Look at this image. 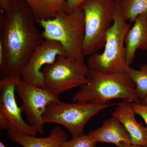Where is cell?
Returning a JSON list of instances; mask_svg holds the SVG:
<instances>
[{
    "mask_svg": "<svg viewBox=\"0 0 147 147\" xmlns=\"http://www.w3.org/2000/svg\"><path fill=\"white\" fill-rule=\"evenodd\" d=\"M131 105L136 115L141 116L144 121L147 128V105H142L137 102H131Z\"/></svg>",
    "mask_w": 147,
    "mask_h": 147,
    "instance_id": "cell-19",
    "label": "cell"
},
{
    "mask_svg": "<svg viewBox=\"0 0 147 147\" xmlns=\"http://www.w3.org/2000/svg\"><path fill=\"white\" fill-rule=\"evenodd\" d=\"M131 102L119 103L113 115L122 124L130 137L131 145L147 146V128L137 121Z\"/></svg>",
    "mask_w": 147,
    "mask_h": 147,
    "instance_id": "cell-12",
    "label": "cell"
},
{
    "mask_svg": "<svg viewBox=\"0 0 147 147\" xmlns=\"http://www.w3.org/2000/svg\"><path fill=\"white\" fill-rule=\"evenodd\" d=\"M114 105H96L82 102L68 103L57 100L47 106L42 117L43 123L60 124L68 129L72 137H76L84 134L86 124L93 117Z\"/></svg>",
    "mask_w": 147,
    "mask_h": 147,
    "instance_id": "cell-6",
    "label": "cell"
},
{
    "mask_svg": "<svg viewBox=\"0 0 147 147\" xmlns=\"http://www.w3.org/2000/svg\"><path fill=\"white\" fill-rule=\"evenodd\" d=\"M125 73L135 84L137 94L141 101L147 95V63L142 65L139 70L128 66Z\"/></svg>",
    "mask_w": 147,
    "mask_h": 147,
    "instance_id": "cell-17",
    "label": "cell"
},
{
    "mask_svg": "<svg viewBox=\"0 0 147 147\" xmlns=\"http://www.w3.org/2000/svg\"><path fill=\"white\" fill-rule=\"evenodd\" d=\"M36 22L24 0H11L8 9L1 11L0 43L4 54L0 63L1 78H21L32 53L45 40Z\"/></svg>",
    "mask_w": 147,
    "mask_h": 147,
    "instance_id": "cell-1",
    "label": "cell"
},
{
    "mask_svg": "<svg viewBox=\"0 0 147 147\" xmlns=\"http://www.w3.org/2000/svg\"><path fill=\"white\" fill-rule=\"evenodd\" d=\"M116 0H88L81 6L84 13V56H89L104 47L107 32L113 23Z\"/></svg>",
    "mask_w": 147,
    "mask_h": 147,
    "instance_id": "cell-5",
    "label": "cell"
},
{
    "mask_svg": "<svg viewBox=\"0 0 147 147\" xmlns=\"http://www.w3.org/2000/svg\"><path fill=\"white\" fill-rule=\"evenodd\" d=\"M124 20L134 23L140 15H147V0H118Z\"/></svg>",
    "mask_w": 147,
    "mask_h": 147,
    "instance_id": "cell-16",
    "label": "cell"
},
{
    "mask_svg": "<svg viewBox=\"0 0 147 147\" xmlns=\"http://www.w3.org/2000/svg\"><path fill=\"white\" fill-rule=\"evenodd\" d=\"M140 103L135 84L126 73L106 74L90 69L86 84L74 96V102L104 105L113 99Z\"/></svg>",
    "mask_w": 147,
    "mask_h": 147,
    "instance_id": "cell-2",
    "label": "cell"
},
{
    "mask_svg": "<svg viewBox=\"0 0 147 147\" xmlns=\"http://www.w3.org/2000/svg\"><path fill=\"white\" fill-rule=\"evenodd\" d=\"M61 56L67 57L65 50L60 43L45 40L29 58L22 72L21 79L34 86L46 88L42 68L55 62L57 58Z\"/></svg>",
    "mask_w": 147,
    "mask_h": 147,
    "instance_id": "cell-10",
    "label": "cell"
},
{
    "mask_svg": "<svg viewBox=\"0 0 147 147\" xmlns=\"http://www.w3.org/2000/svg\"><path fill=\"white\" fill-rule=\"evenodd\" d=\"M31 10L36 21L53 19L65 11L66 0H24Z\"/></svg>",
    "mask_w": 147,
    "mask_h": 147,
    "instance_id": "cell-15",
    "label": "cell"
},
{
    "mask_svg": "<svg viewBox=\"0 0 147 147\" xmlns=\"http://www.w3.org/2000/svg\"><path fill=\"white\" fill-rule=\"evenodd\" d=\"M97 143L90 134H84L72 137L71 140L64 142L61 147H95Z\"/></svg>",
    "mask_w": 147,
    "mask_h": 147,
    "instance_id": "cell-18",
    "label": "cell"
},
{
    "mask_svg": "<svg viewBox=\"0 0 147 147\" xmlns=\"http://www.w3.org/2000/svg\"><path fill=\"white\" fill-rule=\"evenodd\" d=\"M140 103L142 104V105H147V95L144 99L141 100Z\"/></svg>",
    "mask_w": 147,
    "mask_h": 147,
    "instance_id": "cell-23",
    "label": "cell"
},
{
    "mask_svg": "<svg viewBox=\"0 0 147 147\" xmlns=\"http://www.w3.org/2000/svg\"><path fill=\"white\" fill-rule=\"evenodd\" d=\"M134 23L125 38V60L127 66L134 63L137 50H147V15H140Z\"/></svg>",
    "mask_w": 147,
    "mask_h": 147,
    "instance_id": "cell-13",
    "label": "cell"
},
{
    "mask_svg": "<svg viewBox=\"0 0 147 147\" xmlns=\"http://www.w3.org/2000/svg\"><path fill=\"white\" fill-rule=\"evenodd\" d=\"M11 0H0V9L1 11H5L9 8Z\"/></svg>",
    "mask_w": 147,
    "mask_h": 147,
    "instance_id": "cell-22",
    "label": "cell"
},
{
    "mask_svg": "<svg viewBox=\"0 0 147 147\" xmlns=\"http://www.w3.org/2000/svg\"><path fill=\"white\" fill-rule=\"evenodd\" d=\"M36 22L43 29L44 39L59 42L65 50L67 57L85 62L83 50L85 25L82 9L70 13L61 11L53 19Z\"/></svg>",
    "mask_w": 147,
    "mask_h": 147,
    "instance_id": "cell-3",
    "label": "cell"
},
{
    "mask_svg": "<svg viewBox=\"0 0 147 147\" xmlns=\"http://www.w3.org/2000/svg\"><path fill=\"white\" fill-rule=\"evenodd\" d=\"M0 147H6L5 145L2 142H0Z\"/></svg>",
    "mask_w": 147,
    "mask_h": 147,
    "instance_id": "cell-25",
    "label": "cell"
},
{
    "mask_svg": "<svg viewBox=\"0 0 147 147\" xmlns=\"http://www.w3.org/2000/svg\"><path fill=\"white\" fill-rule=\"evenodd\" d=\"M131 25L124 20L118 0H116L115 17L106 34L104 50L88 56L87 64L90 69L106 74L125 73V38Z\"/></svg>",
    "mask_w": 147,
    "mask_h": 147,
    "instance_id": "cell-4",
    "label": "cell"
},
{
    "mask_svg": "<svg viewBox=\"0 0 147 147\" xmlns=\"http://www.w3.org/2000/svg\"><path fill=\"white\" fill-rule=\"evenodd\" d=\"M9 137L12 142L23 147H61L67 140L66 133L60 127L52 129L49 135L42 138L23 134H13Z\"/></svg>",
    "mask_w": 147,
    "mask_h": 147,
    "instance_id": "cell-14",
    "label": "cell"
},
{
    "mask_svg": "<svg viewBox=\"0 0 147 147\" xmlns=\"http://www.w3.org/2000/svg\"><path fill=\"white\" fill-rule=\"evenodd\" d=\"M16 92L22 100L20 108L28 124L37 133L44 134L43 114L50 103L59 100V95L47 88L34 86L21 78L16 82Z\"/></svg>",
    "mask_w": 147,
    "mask_h": 147,
    "instance_id": "cell-8",
    "label": "cell"
},
{
    "mask_svg": "<svg viewBox=\"0 0 147 147\" xmlns=\"http://www.w3.org/2000/svg\"><path fill=\"white\" fill-rule=\"evenodd\" d=\"M97 143H111L117 147H129L130 137L122 124L115 116L104 121L102 125L88 133Z\"/></svg>",
    "mask_w": 147,
    "mask_h": 147,
    "instance_id": "cell-11",
    "label": "cell"
},
{
    "mask_svg": "<svg viewBox=\"0 0 147 147\" xmlns=\"http://www.w3.org/2000/svg\"><path fill=\"white\" fill-rule=\"evenodd\" d=\"M129 147H147V146H137V145H131Z\"/></svg>",
    "mask_w": 147,
    "mask_h": 147,
    "instance_id": "cell-24",
    "label": "cell"
},
{
    "mask_svg": "<svg viewBox=\"0 0 147 147\" xmlns=\"http://www.w3.org/2000/svg\"><path fill=\"white\" fill-rule=\"evenodd\" d=\"M8 120L2 113H0V128L1 130H7L8 127Z\"/></svg>",
    "mask_w": 147,
    "mask_h": 147,
    "instance_id": "cell-21",
    "label": "cell"
},
{
    "mask_svg": "<svg viewBox=\"0 0 147 147\" xmlns=\"http://www.w3.org/2000/svg\"><path fill=\"white\" fill-rule=\"evenodd\" d=\"M20 78L2 77L0 81V113L8 121L7 130L9 136L23 134L36 136L37 132L24 120L22 110L15 98L16 82Z\"/></svg>",
    "mask_w": 147,
    "mask_h": 147,
    "instance_id": "cell-9",
    "label": "cell"
},
{
    "mask_svg": "<svg viewBox=\"0 0 147 147\" xmlns=\"http://www.w3.org/2000/svg\"><path fill=\"white\" fill-rule=\"evenodd\" d=\"M89 71L85 62L65 56L58 57L42 70L46 88L59 95L86 84Z\"/></svg>",
    "mask_w": 147,
    "mask_h": 147,
    "instance_id": "cell-7",
    "label": "cell"
},
{
    "mask_svg": "<svg viewBox=\"0 0 147 147\" xmlns=\"http://www.w3.org/2000/svg\"><path fill=\"white\" fill-rule=\"evenodd\" d=\"M88 0H66L65 12L70 13L80 8Z\"/></svg>",
    "mask_w": 147,
    "mask_h": 147,
    "instance_id": "cell-20",
    "label": "cell"
}]
</instances>
